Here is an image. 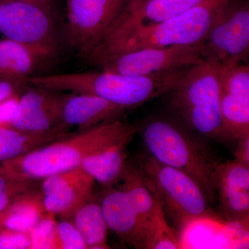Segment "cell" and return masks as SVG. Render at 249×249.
Masks as SVG:
<instances>
[{
	"mask_svg": "<svg viewBox=\"0 0 249 249\" xmlns=\"http://www.w3.org/2000/svg\"><path fill=\"white\" fill-rule=\"evenodd\" d=\"M137 127L119 120L71 132L70 135L0 163V175L42 180L80 166L86 157L119 144L127 143Z\"/></svg>",
	"mask_w": 249,
	"mask_h": 249,
	"instance_id": "obj_1",
	"label": "cell"
},
{
	"mask_svg": "<svg viewBox=\"0 0 249 249\" xmlns=\"http://www.w3.org/2000/svg\"><path fill=\"white\" fill-rule=\"evenodd\" d=\"M191 67L147 76H130L104 70L39 74L29 82L52 91L94 95L127 109L168 94Z\"/></svg>",
	"mask_w": 249,
	"mask_h": 249,
	"instance_id": "obj_2",
	"label": "cell"
},
{
	"mask_svg": "<svg viewBox=\"0 0 249 249\" xmlns=\"http://www.w3.org/2000/svg\"><path fill=\"white\" fill-rule=\"evenodd\" d=\"M147 154L161 164L184 172L200 184L209 201L217 194L216 171L219 162L212 152L175 117L152 116L137 127Z\"/></svg>",
	"mask_w": 249,
	"mask_h": 249,
	"instance_id": "obj_3",
	"label": "cell"
},
{
	"mask_svg": "<svg viewBox=\"0 0 249 249\" xmlns=\"http://www.w3.org/2000/svg\"><path fill=\"white\" fill-rule=\"evenodd\" d=\"M228 1L206 0L163 22L108 37L88 60L98 65L112 55L138 49L201 45L218 14Z\"/></svg>",
	"mask_w": 249,
	"mask_h": 249,
	"instance_id": "obj_4",
	"label": "cell"
},
{
	"mask_svg": "<svg viewBox=\"0 0 249 249\" xmlns=\"http://www.w3.org/2000/svg\"><path fill=\"white\" fill-rule=\"evenodd\" d=\"M220 69L206 61L195 65L169 93L168 107L174 117L196 134L227 140L221 112Z\"/></svg>",
	"mask_w": 249,
	"mask_h": 249,
	"instance_id": "obj_5",
	"label": "cell"
},
{
	"mask_svg": "<svg viewBox=\"0 0 249 249\" xmlns=\"http://www.w3.org/2000/svg\"><path fill=\"white\" fill-rule=\"evenodd\" d=\"M137 165L149 178L178 225L186 227L211 217L209 199L200 184L188 174L142 155Z\"/></svg>",
	"mask_w": 249,
	"mask_h": 249,
	"instance_id": "obj_6",
	"label": "cell"
},
{
	"mask_svg": "<svg viewBox=\"0 0 249 249\" xmlns=\"http://www.w3.org/2000/svg\"><path fill=\"white\" fill-rule=\"evenodd\" d=\"M249 52V0H229L201 44V55L224 70L243 62Z\"/></svg>",
	"mask_w": 249,
	"mask_h": 249,
	"instance_id": "obj_7",
	"label": "cell"
},
{
	"mask_svg": "<svg viewBox=\"0 0 249 249\" xmlns=\"http://www.w3.org/2000/svg\"><path fill=\"white\" fill-rule=\"evenodd\" d=\"M128 2L129 0H67L69 45L89 58Z\"/></svg>",
	"mask_w": 249,
	"mask_h": 249,
	"instance_id": "obj_8",
	"label": "cell"
},
{
	"mask_svg": "<svg viewBox=\"0 0 249 249\" xmlns=\"http://www.w3.org/2000/svg\"><path fill=\"white\" fill-rule=\"evenodd\" d=\"M0 34L4 38L56 57L58 39L52 8L20 1H0Z\"/></svg>",
	"mask_w": 249,
	"mask_h": 249,
	"instance_id": "obj_9",
	"label": "cell"
},
{
	"mask_svg": "<svg viewBox=\"0 0 249 249\" xmlns=\"http://www.w3.org/2000/svg\"><path fill=\"white\" fill-rule=\"evenodd\" d=\"M201 45L146 48L112 55L98 66L101 70L130 76H147L188 68L204 62Z\"/></svg>",
	"mask_w": 249,
	"mask_h": 249,
	"instance_id": "obj_10",
	"label": "cell"
},
{
	"mask_svg": "<svg viewBox=\"0 0 249 249\" xmlns=\"http://www.w3.org/2000/svg\"><path fill=\"white\" fill-rule=\"evenodd\" d=\"M94 183L80 166L43 178L40 189L46 212L71 219L77 210L91 200Z\"/></svg>",
	"mask_w": 249,
	"mask_h": 249,
	"instance_id": "obj_11",
	"label": "cell"
},
{
	"mask_svg": "<svg viewBox=\"0 0 249 249\" xmlns=\"http://www.w3.org/2000/svg\"><path fill=\"white\" fill-rule=\"evenodd\" d=\"M61 94L37 86L24 89L18 98L9 126L31 132H47L58 127Z\"/></svg>",
	"mask_w": 249,
	"mask_h": 249,
	"instance_id": "obj_12",
	"label": "cell"
},
{
	"mask_svg": "<svg viewBox=\"0 0 249 249\" xmlns=\"http://www.w3.org/2000/svg\"><path fill=\"white\" fill-rule=\"evenodd\" d=\"M125 108L88 93L61 94L59 125L83 130L98 124L119 120Z\"/></svg>",
	"mask_w": 249,
	"mask_h": 249,
	"instance_id": "obj_13",
	"label": "cell"
},
{
	"mask_svg": "<svg viewBox=\"0 0 249 249\" xmlns=\"http://www.w3.org/2000/svg\"><path fill=\"white\" fill-rule=\"evenodd\" d=\"M215 183L224 217L232 222L248 223L249 165L235 160L219 163Z\"/></svg>",
	"mask_w": 249,
	"mask_h": 249,
	"instance_id": "obj_14",
	"label": "cell"
},
{
	"mask_svg": "<svg viewBox=\"0 0 249 249\" xmlns=\"http://www.w3.org/2000/svg\"><path fill=\"white\" fill-rule=\"evenodd\" d=\"M206 0H145L130 2L111 27L105 39L136 28L153 25L200 4Z\"/></svg>",
	"mask_w": 249,
	"mask_h": 249,
	"instance_id": "obj_15",
	"label": "cell"
},
{
	"mask_svg": "<svg viewBox=\"0 0 249 249\" xmlns=\"http://www.w3.org/2000/svg\"><path fill=\"white\" fill-rule=\"evenodd\" d=\"M101 209L108 229L137 249H143L145 232L124 190H113L103 197Z\"/></svg>",
	"mask_w": 249,
	"mask_h": 249,
	"instance_id": "obj_16",
	"label": "cell"
},
{
	"mask_svg": "<svg viewBox=\"0 0 249 249\" xmlns=\"http://www.w3.org/2000/svg\"><path fill=\"white\" fill-rule=\"evenodd\" d=\"M54 58L34 47L0 39V78L29 83Z\"/></svg>",
	"mask_w": 249,
	"mask_h": 249,
	"instance_id": "obj_17",
	"label": "cell"
},
{
	"mask_svg": "<svg viewBox=\"0 0 249 249\" xmlns=\"http://www.w3.org/2000/svg\"><path fill=\"white\" fill-rule=\"evenodd\" d=\"M122 178L124 180V190L127 192L137 211L146 238L157 210L162 204L161 199L155 186L138 165L127 163Z\"/></svg>",
	"mask_w": 249,
	"mask_h": 249,
	"instance_id": "obj_18",
	"label": "cell"
},
{
	"mask_svg": "<svg viewBox=\"0 0 249 249\" xmlns=\"http://www.w3.org/2000/svg\"><path fill=\"white\" fill-rule=\"evenodd\" d=\"M71 133L70 129L62 126L42 132H26L11 126H0V163L14 160Z\"/></svg>",
	"mask_w": 249,
	"mask_h": 249,
	"instance_id": "obj_19",
	"label": "cell"
},
{
	"mask_svg": "<svg viewBox=\"0 0 249 249\" xmlns=\"http://www.w3.org/2000/svg\"><path fill=\"white\" fill-rule=\"evenodd\" d=\"M46 213L42 191L35 188L18 196L0 214V228L29 232Z\"/></svg>",
	"mask_w": 249,
	"mask_h": 249,
	"instance_id": "obj_20",
	"label": "cell"
},
{
	"mask_svg": "<svg viewBox=\"0 0 249 249\" xmlns=\"http://www.w3.org/2000/svg\"><path fill=\"white\" fill-rule=\"evenodd\" d=\"M127 143L119 144L86 157L80 167L101 184L110 186L122 178L127 163L124 149Z\"/></svg>",
	"mask_w": 249,
	"mask_h": 249,
	"instance_id": "obj_21",
	"label": "cell"
},
{
	"mask_svg": "<svg viewBox=\"0 0 249 249\" xmlns=\"http://www.w3.org/2000/svg\"><path fill=\"white\" fill-rule=\"evenodd\" d=\"M88 249H109L107 223L101 205L90 200L77 210L71 219Z\"/></svg>",
	"mask_w": 249,
	"mask_h": 249,
	"instance_id": "obj_22",
	"label": "cell"
},
{
	"mask_svg": "<svg viewBox=\"0 0 249 249\" xmlns=\"http://www.w3.org/2000/svg\"><path fill=\"white\" fill-rule=\"evenodd\" d=\"M220 106L227 140L249 134V95L220 91Z\"/></svg>",
	"mask_w": 249,
	"mask_h": 249,
	"instance_id": "obj_23",
	"label": "cell"
},
{
	"mask_svg": "<svg viewBox=\"0 0 249 249\" xmlns=\"http://www.w3.org/2000/svg\"><path fill=\"white\" fill-rule=\"evenodd\" d=\"M181 248V242L165 219L163 203L160 205L144 243L143 249H177Z\"/></svg>",
	"mask_w": 249,
	"mask_h": 249,
	"instance_id": "obj_24",
	"label": "cell"
},
{
	"mask_svg": "<svg viewBox=\"0 0 249 249\" xmlns=\"http://www.w3.org/2000/svg\"><path fill=\"white\" fill-rule=\"evenodd\" d=\"M55 216L47 213L29 232L31 249H60Z\"/></svg>",
	"mask_w": 249,
	"mask_h": 249,
	"instance_id": "obj_25",
	"label": "cell"
},
{
	"mask_svg": "<svg viewBox=\"0 0 249 249\" xmlns=\"http://www.w3.org/2000/svg\"><path fill=\"white\" fill-rule=\"evenodd\" d=\"M37 180L0 175V214L22 193L36 188Z\"/></svg>",
	"mask_w": 249,
	"mask_h": 249,
	"instance_id": "obj_26",
	"label": "cell"
},
{
	"mask_svg": "<svg viewBox=\"0 0 249 249\" xmlns=\"http://www.w3.org/2000/svg\"><path fill=\"white\" fill-rule=\"evenodd\" d=\"M57 235L60 249H88L84 239L71 219H62L57 223Z\"/></svg>",
	"mask_w": 249,
	"mask_h": 249,
	"instance_id": "obj_27",
	"label": "cell"
},
{
	"mask_svg": "<svg viewBox=\"0 0 249 249\" xmlns=\"http://www.w3.org/2000/svg\"><path fill=\"white\" fill-rule=\"evenodd\" d=\"M29 232L0 228V249H31Z\"/></svg>",
	"mask_w": 249,
	"mask_h": 249,
	"instance_id": "obj_28",
	"label": "cell"
},
{
	"mask_svg": "<svg viewBox=\"0 0 249 249\" xmlns=\"http://www.w3.org/2000/svg\"><path fill=\"white\" fill-rule=\"evenodd\" d=\"M27 84L30 83L0 78V103L14 96H19V92L26 89Z\"/></svg>",
	"mask_w": 249,
	"mask_h": 249,
	"instance_id": "obj_29",
	"label": "cell"
},
{
	"mask_svg": "<svg viewBox=\"0 0 249 249\" xmlns=\"http://www.w3.org/2000/svg\"><path fill=\"white\" fill-rule=\"evenodd\" d=\"M19 96H14L0 103V126L10 125L17 106Z\"/></svg>",
	"mask_w": 249,
	"mask_h": 249,
	"instance_id": "obj_30",
	"label": "cell"
},
{
	"mask_svg": "<svg viewBox=\"0 0 249 249\" xmlns=\"http://www.w3.org/2000/svg\"><path fill=\"white\" fill-rule=\"evenodd\" d=\"M237 141V147L235 160L249 165V134L241 136Z\"/></svg>",
	"mask_w": 249,
	"mask_h": 249,
	"instance_id": "obj_31",
	"label": "cell"
},
{
	"mask_svg": "<svg viewBox=\"0 0 249 249\" xmlns=\"http://www.w3.org/2000/svg\"><path fill=\"white\" fill-rule=\"evenodd\" d=\"M0 1H20V2L30 3L52 8L53 0H0Z\"/></svg>",
	"mask_w": 249,
	"mask_h": 249,
	"instance_id": "obj_32",
	"label": "cell"
},
{
	"mask_svg": "<svg viewBox=\"0 0 249 249\" xmlns=\"http://www.w3.org/2000/svg\"><path fill=\"white\" fill-rule=\"evenodd\" d=\"M144 1H145V0H129V1L132 3H140Z\"/></svg>",
	"mask_w": 249,
	"mask_h": 249,
	"instance_id": "obj_33",
	"label": "cell"
}]
</instances>
